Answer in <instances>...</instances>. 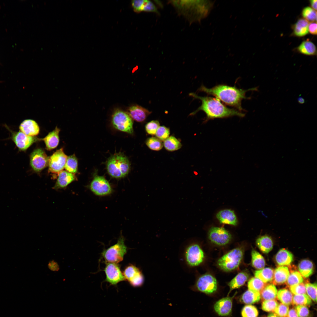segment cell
Returning <instances> with one entry per match:
<instances>
[{
	"label": "cell",
	"instance_id": "1",
	"mask_svg": "<svg viewBox=\"0 0 317 317\" xmlns=\"http://www.w3.org/2000/svg\"><path fill=\"white\" fill-rule=\"evenodd\" d=\"M189 95L194 98L200 100L202 102L200 106L191 113L190 115H194L198 111H202L206 115L205 122L215 118H224L234 116L242 117L245 116V114L237 109L227 107L216 98L201 97L194 93H191Z\"/></svg>",
	"mask_w": 317,
	"mask_h": 317
},
{
	"label": "cell",
	"instance_id": "2",
	"mask_svg": "<svg viewBox=\"0 0 317 317\" xmlns=\"http://www.w3.org/2000/svg\"><path fill=\"white\" fill-rule=\"evenodd\" d=\"M257 89V87H255L244 90L238 88L235 86L219 85L211 88H208L202 85L198 90L213 95L226 105L235 107L241 112L243 110L242 107V100L249 98L246 97V92Z\"/></svg>",
	"mask_w": 317,
	"mask_h": 317
},
{
	"label": "cell",
	"instance_id": "3",
	"mask_svg": "<svg viewBox=\"0 0 317 317\" xmlns=\"http://www.w3.org/2000/svg\"><path fill=\"white\" fill-rule=\"evenodd\" d=\"M172 3L193 22L199 21L207 16L214 3L209 1H173Z\"/></svg>",
	"mask_w": 317,
	"mask_h": 317
},
{
	"label": "cell",
	"instance_id": "4",
	"mask_svg": "<svg viewBox=\"0 0 317 317\" xmlns=\"http://www.w3.org/2000/svg\"><path fill=\"white\" fill-rule=\"evenodd\" d=\"M128 158L121 153L115 154L109 158L106 168L109 174L112 178H121L126 176L130 170Z\"/></svg>",
	"mask_w": 317,
	"mask_h": 317
},
{
	"label": "cell",
	"instance_id": "5",
	"mask_svg": "<svg viewBox=\"0 0 317 317\" xmlns=\"http://www.w3.org/2000/svg\"><path fill=\"white\" fill-rule=\"evenodd\" d=\"M111 123L113 127L119 131L131 134L133 133V120L127 112L115 109L112 116Z\"/></svg>",
	"mask_w": 317,
	"mask_h": 317
},
{
	"label": "cell",
	"instance_id": "6",
	"mask_svg": "<svg viewBox=\"0 0 317 317\" xmlns=\"http://www.w3.org/2000/svg\"><path fill=\"white\" fill-rule=\"evenodd\" d=\"M243 252L239 248L234 249L225 254L218 260L219 267L223 270L229 272L237 269L243 258Z\"/></svg>",
	"mask_w": 317,
	"mask_h": 317
},
{
	"label": "cell",
	"instance_id": "7",
	"mask_svg": "<svg viewBox=\"0 0 317 317\" xmlns=\"http://www.w3.org/2000/svg\"><path fill=\"white\" fill-rule=\"evenodd\" d=\"M127 252L124 238L121 236L116 244L104 250L102 254L107 262L117 263L123 260Z\"/></svg>",
	"mask_w": 317,
	"mask_h": 317
},
{
	"label": "cell",
	"instance_id": "8",
	"mask_svg": "<svg viewBox=\"0 0 317 317\" xmlns=\"http://www.w3.org/2000/svg\"><path fill=\"white\" fill-rule=\"evenodd\" d=\"M204 258L203 251L198 244L192 243L186 247L183 254V258L186 264L193 267L200 265Z\"/></svg>",
	"mask_w": 317,
	"mask_h": 317
},
{
	"label": "cell",
	"instance_id": "9",
	"mask_svg": "<svg viewBox=\"0 0 317 317\" xmlns=\"http://www.w3.org/2000/svg\"><path fill=\"white\" fill-rule=\"evenodd\" d=\"M89 187L93 193L98 196L109 195L113 191L108 181L104 176L98 175L97 173L94 174Z\"/></svg>",
	"mask_w": 317,
	"mask_h": 317
},
{
	"label": "cell",
	"instance_id": "10",
	"mask_svg": "<svg viewBox=\"0 0 317 317\" xmlns=\"http://www.w3.org/2000/svg\"><path fill=\"white\" fill-rule=\"evenodd\" d=\"M193 287L194 289L206 294H213L217 289V281L210 274L203 275L198 279Z\"/></svg>",
	"mask_w": 317,
	"mask_h": 317
},
{
	"label": "cell",
	"instance_id": "11",
	"mask_svg": "<svg viewBox=\"0 0 317 317\" xmlns=\"http://www.w3.org/2000/svg\"><path fill=\"white\" fill-rule=\"evenodd\" d=\"M208 237L212 242L219 246L227 245L232 238L231 234L224 228L215 227L210 229Z\"/></svg>",
	"mask_w": 317,
	"mask_h": 317
},
{
	"label": "cell",
	"instance_id": "12",
	"mask_svg": "<svg viewBox=\"0 0 317 317\" xmlns=\"http://www.w3.org/2000/svg\"><path fill=\"white\" fill-rule=\"evenodd\" d=\"M63 148L56 151L49 159L48 170L49 172L54 174H59L65 168L67 158Z\"/></svg>",
	"mask_w": 317,
	"mask_h": 317
},
{
	"label": "cell",
	"instance_id": "13",
	"mask_svg": "<svg viewBox=\"0 0 317 317\" xmlns=\"http://www.w3.org/2000/svg\"><path fill=\"white\" fill-rule=\"evenodd\" d=\"M49 158L45 151L41 149L34 150L31 154L30 164L34 171L40 172L48 164Z\"/></svg>",
	"mask_w": 317,
	"mask_h": 317
},
{
	"label": "cell",
	"instance_id": "14",
	"mask_svg": "<svg viewBox=\"0 0 317 317\" xmlns=\"http://www.w3.org/2000/svg\"><path fill=\"white\" fill-rule=\"evenodd\" d=\"M123 274L125 279L132 286L140 287L144 283V279L141 270L136 266L131 264L125 269Z\"/></svg>",
	"mask_w": 317,
	"mask_h": 317
},
{
	"label": "cell",
	"instance_id": "15",
	"mask_svg": "<svg viewBox=\"0 0 317 317\" xmlns=\"http://www.w3.org/2000/svg\"><path fill=\"white\" fill-rule=\"evenodd\" d=\"M104 271L106 276L105 281L112 285H116L125 280L119 267L117 263L107 262Z\"/></svg>",
	"mask_w": 317,
	"mask_h": 317
},
{
	"label": "cell",
	"instance_id": "16",
	"mask_svg": "<svg viewBox=\"0 0 317 317\" xmlns=\"http://www.w3.org/2000/svg\"><path fill=\"white\" fill-rule=\"evenodd\" d=\"M11 138L19 150H26L39 139L28 136L21 131L16 132L10 130Z\"/></svg>",
	"mask_w": 317,
	"mask_h": 317
},
{
	"label": "cell",
	"instance_id": "17",
	"mask_svg": "<svg viewBox=\"0 0 317 317\" xmlns=\"http://www.w3.org/2000/svg\"><path fill=\"white\" fill-rule=\"evenodd\" d=\"M127 112L133 120L139 122L144 121L151 113L146 109L136 104L130 106Z\"/></svg>",
	"mask_w": 317,
	"mask_h": 317
},
{
	"label": "cell",
	"instance_id": "18",
	"mask_svg": "<svg viewBox=\"0 0 317 317\" xmlns=\"http://www.w3.org/2000/svg\"><path fill=\"white\" fill-rule=\"evenodd\" d=\"M232 300L230 297L222 298L217 301L214 306V309L219 316H227L230 314L232 308Z\"/></svg>",
	"mask_w": 317,
	"mask_h": 317
},
{
	"label": "cell",
	"instance_id": "19",
	"mask_svg": "<svg viewBox=\"0 0 317 317\" xmlns=\"http://www.w3.org/2000/svg\"><path fill=\"white\" fill-rule=\"evenodd\" d=\"M77 178L74 174L67 171H62L59 173L56 182L53 187L55 190L63 188Z\"/></svg>",
	"mask_w": 317,
	"mask_h": 317
},
{
	"label": "cell",
	"instance_id": "20",
	"mask_svg": "<svg viewBox=\"0 0 317 317\" xmlns=\"http://www.w3.org/2000/svg\"><path fill=\"white\" fill-rule=\"evenodd\" d=\"M21 132L30 136L37 135L39 132V127L37 123L34 120L28 119L23 121L19 126Z\"/></svg>",
	"mask_w": 317,
	"mask_h": 317
},
{
	"label": "cell",
	"instance_id": "21",
	"mask_svg": "<svg viewBox=\"0 0 317 317\" xmlns=\"http://www.w3.org/2000/svg\"><path fill=\"white\" fill-rule=\"evenodd\" d=\"M216 217L221 223L234 226L237 225V220L234 211L230 209H224L219 211Z\"/></svg>",
	"mask_w": 317,
	"mask_h": 317
},
{
	"label": "cell",
	"instance_id": "22",
	"mask_svg": "<svg viewBox=\"0 0 317 317\" xmlns=\"http://www.w3.org/2000/svg\"><path fill=\"white\" fill-rule=\"evenodd\" d=\"M290 272L288 267L281 266L274 270L273 282L276 285H280L286 282L289 275Z\"/></svg>",
	"mask_w": 317,
	"mask_h": 317
},
{
	"label": "cell",
	"instance_id": "23",
	"mask_svg": "<svg viewBox=\"0 0 317 317\" xmlns=\"http://www.w3.org/2000/svg\"><path fill=\"white\" fill-rule=\"evenodd\" d=\"M60 131V129L56 127L44 138L41 139L44 141L47 149L50 150L55 148L58 146L59 141V134Z\"/></svg>",
	"mask_w": 317,
	"mask_h": 317
},
{
	"label": "cell",
	"instance_id": "24",
	"mask_svg": "<svg viewBox=\"0 0 317 317\" xmlns=\"http://www.w3.org/2000/svg\"><path fill=\"white\" fill-rule=\"evenodd\" d=\"M275 260L277 264L281 266L290 265L293 261V254L285 249H281L277 253L275 256Z\"/></svg>",
	"mask_w": 317,
	"mask_h": 317
},
{
	"label": "cell",
	"instance_id": "25",
	"mask_svg": "<svg viewBox=\"0 0 317 317\" xmlns=\"http://www.w3.org/2000/svg\"><path fill=\"white\" fill-rule=\"evenodd\" d=\"M256 243L260 250L265 254L268 253L272 249L273 242L271 237L267 235L260 236L257 240Z\"/></svg>",
	"mask_w": 317,
	"mask_h": 317
},
{
	"label": "cell",
	"instance_id": "26",
	"mask_svg": "<svg viewBox=\"0 0 317 317\" xmlns=\"http://www.w3.org/2000/svg\"><path fill=\"white\" fill-rule=\"evenodd\" d=\"M249 274L246 272L238 273L228 284L230 291L238 288L243 286L248 279Z\"/></svg>",
	"mask_w": 317,
	"mask_h": 317
},
{
	"label": "cell",
	"instance_id": "27",
	"mask_svg": "<svg viewBox=\"0 0 317 317\" xmlns=\"http://www.w3.org/2000/svg\"><path fill=\"white\" fill-rule=\"evenodd\" d=\"M309 22L304 18L299 19L294 27V33L296 36L302 37L308 33Z\"/></svg>",
	"mask_w": 317,
	"mask_h": 317
},
{
	"label": "cell",
	"instance_id": "28",
	"mask_svg": "<svg viewBox=\"0 0 317 317\" xmlns=\"http://www.w3.org/2000/svg\"><path fill=\"white\" fill-rule=\"evenodd\" d=\"M274 273V271L272 269L266 267L256 271L254 275L255 277L266 283L273 280Z\"/></svg>",
	"mask_w": 317,
	"mask_h": 317
},
{
	"label": "cell",
	"instance_id": "29",
	"mask_svg": "<svg viewBox=\"0 0 317 317\" xmlns=\"http://www.w3.org/2000/svg\"><path fill=\"white\" fill-rule=\"evenodd\" d=\"M298 268L301 275L305 278L309 277L313 272V263L308 259H303L301 261L299 264Z\"/></svg>",
	"mask_w": 317,
	"mask_h": 317
},
{
	"label": "cell",
	"instance_id": "30",
	"mask_svg": "<svg viewBox=\"0 0 317 317\" xmlns=\"http://www.w3.org/2000/svg\"><path fill=\"white\" fill-rule=\"evenodd\" d=\"M241 298L242 302L245 304H253L260 300V294L258 292L248 289L243 294Z\"/></svg>",
	"mask_w": 317,
	"mask_h": 317
},
{
	"label": "cell",
	"instance_id": "31",
	"mask_svg": "<svg viewBox=\"0 0 317 317\" xmlns=\"http://www.w3.org/2000/svg\"><path fill=\"white\" fill-rule=\"evenodd\" d=\"M277 289L274 284L267 285L260 293L261 297L264 301L275 299L277 297Z\"/></svg>",
	"mask_w": 317,
	"mask_h": 317
},
{
	"label": "cell",
	"instance_id": "32",
	"mask_svg": "<svg viewBox=\"0 0 317 317\" xmlns=\"http://www.w3.org/2000/svg\"><path fill=\"white\" fill-rule=\"evenodd\" d=\"M301 53L307 55H314L316 53L315 45L311 42L306 41L303 42L297 48Z\"/></svg>",
	"mask_w": 317,
	"mask_h": 317
},
{
	"label": "cell",
	"instance_id": "33",
	"mask_svg": "<svg viewBox=\"0 0 317 317\" xmlns=\"http://www.w3.org/2000/svg\"><path fill=\"white\" fill-rule=\"evenodd\" d=\"M163 146L168 151H173L180 149L182 145L181 142L173 136H169L163 141Z\"/></svg>",
	"mask_w": 317,
	"mask_h": 317
},
{
	"label": "cell",
	"instance_id": "34",
	"mask_svg": "<svg viewBox=\"0 0 317 317\" xmlns=\"http://www.w3.org/2000/svg\"><path fill=\"white\" fill-rule=\"evenodd\" d=\"M277 297L282 303L288 306L292 303V293L287 289H283L279 290L277 292Z\"/></svg>",
	"mask_w": 317,
	"mask_h": 317
},
{
	"label": "cell",
	"instance_id": "35",
	"mask_svg": "<svg viewBox=\"0 0 317 317\" xmlns=\"http://www.w3.org/2000/svg\"><path fill=\"white\" fill-rule=\"evenodd\" d=\"M252 266L258 269L263 268L265 265V260L263 256L254 249L252 251Z\"/></svg>",
	"mask_w": 317,
	"mask_h": 317
},
{
	"label": "cell",
	"instance_id": "36",
	"mask_svg": "<svg viewBox=\"0 0 317 317\" xmlns=\"http://www.w3.org/2000/svg\"><path fill=\"white\" fill-rule=\"evenodd\" d=\"M65 168L66 171L72 173L77 172L78 162L75 154L67 156Z\"/></svg>",
	"mask_w": 317,
	"mask_h": 317
},
{
	"label": "cell",
	"instance_id": "37",
	"mask_svg": "<svg viewBox=\"0 0 317 317\" xmlns=\"http://www.w3.org/2000/svg\"><path fill=\"white\" fill-rule=\"evenodd\" d=\"M311 303V299L306 294L294 295L293 296L292 303L293 305L307 306Z\"/></svg>",
	"mask_w": 317,
	"mask_h": 317
},
{
	"label": "cell",
	"instance_id": "38",
	"mask_svg": "<svg viewBox=\"0 0 317 317\" xmlns=\"http://www.w3.org/2000/svg\"><path fill=\"white\" fill-rule=\"evenodd\" d=\"M267 285L259 279L256 277L251 278L248 283L249 289L254 291L260 293Z\"/></svg>",
	"mask_w": 317,
	"mask_h": 317
},
{
	"label": "cell",
	"instance_id": "39",
	"mask_svg": "<svg viewBox=\"0 0 317 317\" xmlns=\"http://www.w3.org/2000/svg\"><path fill=\"white\" fill-rule=\"evenodd\" d=\"M303 279L300 273L297 271L291 272L286 282L289 286L303 283Z\"/></svg>",
	"mask_w": 317,
	"mask_h": 317
},
{
	"label": "cell",
	"instance_id": "40",
	"mask_svg": "<svg viewBox=\"0 0 317 317\" xmlns=\"http://www.w3.org/2000/svg\"><path fill=\"white\" fill-rule=\"evenodd\" d=\"M145 143L149 149L154 151H159L163 146V144L162 141L155 137L148 138L146 140Z\"/></svg>",
	"mask_w": 317,
	"mask_h": 317
},
{
	"label": "cell",
	"instance_id": "41",
	"mask_svg": "<svg viewBox=\"0 0 317 317\" xmlns=\"http://www.w3.org/2000/svg\"><path fill=\"white\" fill-rule=\"evenodd\" d=\"M241 315L242 317H257L258 311L255 306L247 305L242 309Z\"/></svg>",
	"mask_w": 317,
	"mask_h": 317
},
{
	"label": "cell",
	"instance_id": "42",
	"mask_svg": "<svg viewBox=\"0 0 317 317\" xmlns=\"http://www.w3.org/2000/svg\"><path fill=\"white\" fill-rule=\"evenodd\" d=\"M303 17L308 21L316 22L317 20L316 11L310 7L304 8L302 11Z\"/></svg>",
	"mask_w": 317,
	"mask_h": 317
},
{
	"label": "cell",
	"instance_id": "43",
	"mask_svg": "<svg viewBox=\"0 0 317 317\" xmlns=\"http://www.w3.org/2000/svg\"><path fill=\"white\" fill-rule=\"evenodd\" d=\"M306 293L310 298L314 302L317 301V284L314 283H307L305 284Z\"/></svg>",
	"mask_w": 317,
	"mask_h": 317
},
{
	"label": "cell",
	"instance_id": "44",
	"mask_svg": "<svg viewBox=\"0 0 317 317\" xmlns=\"http://www.w3.org/2000/svg\"><path fill=\"white\" fill-rule=\"evenodd\" d=\"M169 129L164 126H160L155 134L156 137L161 141H164L169 137Z\"/></svg>",
	"mask_w": 317,
	"mask_h": 317
},
{
	"label": "cell",
	"instance_id": "45",
	"mask_svg": "<svg viewBox=\"0 0 317 317\" xmlns=\"http://www.w3.org/2000/svg\"><path fill=\"white\" fill-rule=\"evenodd\" d=\"M279 303L275 299L264 300L262 303L263 310L266 312L274 311Z\"/></svg>",
	"mask_w": 317,
	"mask_h": 317
},
{
	"label": "cell",
	"instance_id": "46",
	"mask_svg": "<svg viewBox=\"0 0 317 317\" xmlns=\"http://www.w3.org/2000/svg\"><path fill=\"white\" fill-rule=\"evenodd\" d=\"M160 123L158 121L152 120L146 124L145 126V130L148 134L154 135Z\"/></svg>",
	"mask_w": 317,
	"mask_h": 317
},
{
	"label": "cell",
	"instance_id": "47",
	"mask_svg": "<svg viewBox=\"0 0 317 317\" xmlns=\"http://www.w3.org/2000/svg\"><path fill=\"white\" fill-rule=\"evenodd\" d=\"M289 311L288 306L281 303L278 304L274 312L278 317H287Z\"/></svg>",
	"mask_w": 317,
	"mask_h": 317
},
{
	"label": "cell",
	"instance_id": "48",
	"mask_svg": "<svg viewBox=\"0 0 317 317\" xmlns=\"http://www.w3.org/2000/svg\"><path fill=\"white\" fill-rule=\"evenodd\" d=\"M289 289L294 295L306 294L305 285L303 283L289 286Z\"/></svg>",
	"mask_w": 317,
	"mask_h": 317
},
{
	"label": "cell",
	"instance_id": "49",
	"mask_svg": "<svg viewBox=\"0 0 317 317\" xmlns=\"http://www.w3.org/2000/svg\"><path fill=\"white\" fill-rule=\"evenodd\" d=\"M158 13L157 9L154 4L151 1L146 0L143 6L142 11Z\"/></svg>",
	"mask_w": 317,
	"mask_h": 317
},
{
	"label": "cell",
	"instance_id": "50",
	"mask_svg": "<svg viewBox=\"0 0 317 317\" xmlns=\"http://www.w3.org/2000/svg\"><path fill=\"white\" fill-rule=\"evenodd\" d=\"M299 317H307L309 314V310L306 306L298 305L295 307Z\"/></svg>",
	"mask_w": 317,
	"mask_h": 317
},
{
	"label": "cell",
	"instance_id": "51",
	"mask_svg": "<svg viewBox=\"0 0 317 317\" xmlns=\"http://www.w3.org/2000/svg\"><path fill=\"white\" fill-rule=\"evenodd\" d=\"M146 0H134L131 2L132 6L134 11L139 13L142 9Z\"/></svg>",
	"mask_w": 317,
	"mask_h": 317
},
{
	"label": "cell",
	"instance_id": "52",
	"mask_svg": "<svg viewBox=\"0 0 317 317\" xmlns=\"http://www.w3.org/2000/svg\"><path fill=\"white\" fill-rule=\"evenodd\" d=\"M48 268L53 272H57L59 270L60 268L58 263L54 260L50 261L48 264Z\"/></svg>",
	"mask_w": 317,
	"mask_h": 317
},
{
	"label": "cell",
	"instance_id": "53",
	"mask_svg": "<svg viewBox=\"0 0 317 317\" xmlns=\"http://www.w3.org/2000/svg\"><path fill=\"white\" fill-rule=\"evenodd\" d=\"M317 24L316 22H311L309 24L308 31L311 34L316 35L317 34Z\"/></svg>",
	"mask_w": 317,
	"mask_h": 317
},
{
	"label": "cell",
	"instance_id": "54",
	"mask_svg": "<svg viewBox=\"0 0 317 317\" xmlns=\"http://www.w3.org/2000/svg\"><path fill=\"white\" fill-rule=\"evenodd\" d=\"M287 317H299L294 308L290 309L288 312Z\"/></svg>",
	"mask_w": 317,
	"mask_h": 317
},
{
	"label": "cell",
	"instance_id": "55",
	"mask_svg": "<svg viewBox=\"0 0 317 317\" xmlns=\"http://www.w3.org/2000/svg\"><path fill=\"white\" fill-rule=\"evenodd\" d=\"M311 6L313 9L316 11L317 9V0L310 1Z\"/></svg>",
	"mask_w": 317,
	"mask_h": 317
},
{
	"label": "cell",
	"instance_id": "56",
	"mask_svg": "<svg viewBox=\"0 0 317 317\" xmlns=\"http://www.w3.org/2000/svg\"><path fill=\"white\" fill-rule=\"evenodd\" d=\"M297 100L298 103L300 104H303L305 102L304 99L301 97H299L297 99Z\"/></svg>",
	"mask_w": 317,
	"mask_h": 317
},
{
	"label": "cell",
	"instance_id": "57",
	"mask_svg": "<svg viewBox=\"0 0 317 317\" xmlns=\"http://www.w3.org/2000/svg\"><path fill=\"white\" fill-rule=\"evenodd\" d=\"M267 317H278L274 313H271L269 314Z\"/></svg>",
	"mask_w": 317,
	"mask_h": 317
}]
</instances>
